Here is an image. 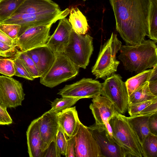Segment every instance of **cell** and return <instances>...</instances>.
Wrapping results in <instances>:
<instances>
[{
  "mask_svg": "<svg viewBox=\"0 0 157 157\" xmlns=\"http://www.w3.org/2000/svg\"><path fill=\"white\" fill-rule=\"evenodd\" d=\"M0 56L6 57H10V56L5 53L1 51L0 50Z\"/></svg>",
  "mask_w": 157,
  "mask_h": 157,
  "instance_id": "43",
  "label": "cell"
},
{
  "mask_svg": "<svg viewBox=\"0 0 157 157\" xmlns=\"http://www.w3.org/2000/svg\"><path fill=\"white\" fill-rule=\"evenodd\" d=\"M37 119L42 141V150L44 152L55 139L59 125L56 114L48 111Z\"/></svg>",
  "mask_w": 157,
  "mask_h": 157,
  "instance_id": "16",
  "label": "cell"
},
{
  "mask_svg": "<svg viewBox=\"0 0 157 157\" xmlns=\"http://www.w3.org/2000/svg\"><path fill=\"white\" fill-rule=\"evenodd\" d=\"M88 128L99 147L103 157H126L123 149L111 137L105 126L94 124Z\"/></svg>",
  "mask_w": 157,
  "mask_h": 157,
  "instance_id": "12",
  "label": "cell"
},
{
  "mask_svg": "<svg viewBox=\"0 0 157 157\" xmlns=\"http://www.w3.org/2000/svg\"><path fill=\"white\" fill-rule=\"evenodd\" d=\"M83 1H86V0H83Z\"/></svg>",
  "mask_w": 157,
  "mask_h": 157,
  "instance_id": "44",
  "label": "cell"
},
{
  "mask_svg": "<svg viewBox=\"0 0 157 157\" xmlns=\"http://www.w3.org/2000/svg\"><path fill=\"white\" fill-rule=\"evenodd\" d=\"M28 153L30 157H43L42 141L38 119L32 121L26 132Z\"/></svg>",
  "mask_w": 157,
  "mask_h": 157,
  "instance_id": "19",
  "label": "cell"
},
{
  "mask_svg": "<svg viewBox=\"0 0 157 157\" xmlns=\"http://www.w3.org/2000/svg\"><path fill=\"white\" fill-rule=\"evenodd\" d=\"M156 100L157 98L141 102L128 104L127 109L128 113L130 116L138 114L147 106Z\"/></svg>",
  "mask_w": 157,
  "mask_h": 157,
  "instance_id": "33",
  "label": "cell"
},
{
  "mask_svg": "<svg viewBox=\"0 0 157 157\" xmlns=\"http://www.w3.org/2000/svg\"><path fill=\"white\" fill-rule=\"evenodd\" d=\"M149 38L157 42V0H148Z\"/></svg>",
  "mask_w": 157,
  "mask_h": 157,
  "instance_id": "24",
  "label": "cell"
},
{
  "mask_svg": "<svg viewBox=\"0 0 157 157\" xmlns=\"http://www.w3.org/2000/svg\"><path fill=\"white\" fill-rule=\"evenodd\" d=\"M54 54L55 59L52 66L40 79L41 84L50 88L75 77L79 69L63 52Z\"/></svg>",
  "mask_w": 157,
  "mask_h": 157,
  "instance_id": "5",
  "label": "cell"
},
{
  "mask_svg": "<svg viewBox=\"0 0 157 157\" xmlns=\"http://www.w3.org/2000/svg\"><path fill=\"white\" fill-rule=\"evenodd\" d=\"M64 131L59 126L55 137V140L59 151L61 155H65L67 139Z\"/></svg>",
  "mask_w": 157,
  "mask_h": 157,
  "instance_id": "32",
  "label": "cell"
},
{
  "mask_svg": "<svg viewBox=\"0 0 157 157\" xmlns=\"http://www.w3.org/2000/svg\"><path fill=\"white\" fill-rule=\"evenodd\" d=\"M113 139L124 150L127 157H142L141 145L126 117L116 111L109 119Z\"/></svg>",
  "mask_w": 157,
  "mask_h": 157,
  "instance_id": "3",
  "label": "cell"
},
{
  "mask_svg": "<svg viewBox=\"0 0 157 157\" xmlns=\"http://www.w3.org/2000/svg\"><path fill=\"white\" fill-rule=\"evenodd\" d=\"M69 8L60 13L48 14H22L12 16L0 22L1 24H16L21 26L18 36L29 28L33 26L52 24L58 20L65 18L70 13Z\"/></svg>",
  "mask_w": 157,
  "mask_h": 157,
  "instance_id": "8",
  "label": "cell"
},
{
  "mask_svg": "<svg viewBox=\"0 0 157 157\" xmlns=\"http://www.w3.org/2000/svg\"><path fill=\"white\" fill-rule=\"evenodd\" d=\"M118 58L125 69L139 73L157 64V47L154 41L144 40L137 44L121 45Z\"/></svg>",
  "mask_w": 157,
  "mask_h": 157,
  "instance_id": "2",
  "label": "cell"
},
{
  "mask_svg": "<svg viewBox=\"0 0 157 157\" xmlns=\"http://www.w3.org/2000/svg\"><path fill=\"white\" fill-rule=\"evenodd\" d=\"M143 157H157V136L150 133L141 145Z\"/></svg>",
  "mask_w": 157,
  "mask_h": 157,
  "instance_id": "26",
  "label": "cell"
},
{
  "mask_svg": "<svg viewBox=\"0 0 157 157\" xmlns=\"http://www.w3.org/2000/svg\"><path fill=\"white\" fill-rule=\"evenodd\" d=\"M92 98V103L90 104L89 107L95 119V124L105 126L109 134L113 139L112 129L109 122V119L117 111L113 103L100 94Z\"/></svg>",
  "mask_w": 157,
  "mask_h": 157,
  "instance_id": "14",
  "label": "cell"
},
{
  "mask_svg": "<svg viewBox=\"0 0 157 157\" xmlns=\"http://www.w3.org/2000/svg\"><path fill=\"white\" fill-rule=\"evenodd\" d=\"M26 52L34 63L40 77L48 71L54 60V53L46 44Z\"/></svg>",
  "mask_w": 157,
  "mask_h": 157,
  "instance_id": "17",
  "label": "cell"
},
{
  "mask_svg": "<svg viewBox=\"0 0 157 157\" xmlns=\"http://www.w3.org/2000/svg\"><path fill=\"white\" fill-rule=\"evenodd\" d=\"M79 99L71 97H62L55 99L51 104V109L48 112L57 114L71 107Z\"/></svg>",
  "mask_w": 157,
  "mask_h": 157,
  "instance_id": "27",
  "label": "cell"
},
{
  "mask_svg": "<svg viewBox=\"0 0 157 157\" xmlns=\"http://www.w3.org/2000/svg\"><path fill=\"white\" fill-rule=\"evenodd\" d=\"M69 13L68 21L72 29L78 34H86L89 26L85 16L77 7H72Z\"/></svg>",
  "mask_w": 157,
  "mask_h": 157,
  "instance_id": "21",
  "label": "cell"
},
{
  "mask_svg": "<svg viewBox=\"0 0 157 157\" xmlns=\"http://www.w3.org/2000/svg\"><path fill=\"white\" fill-rule=\"evenodd\" d=\"M116 29L126 43H141L149 35L148 0H109Z\"/></svg>",
  "mask_w": 157,
  "mask_h": 157,
  "instance_id": "1",
  "label": "cell"
},
{
  "mask_svg": "<svg viewBox=\"0 0 157 157\" xmlns=\"http://www.w3.org/2000/svg\"><path fill=\"white\" fill-rule=\"evenodd\" d=\"M148 82H146L134 90L128 97V104L141 102L157 98L151 92Z\"/></svg>",
  "mask_w": 157,
  "mask_h": 157,
  "instance_id": "22",
  "label": "cell"
},
{
  "mask_svg": "<svg viewBox=\"0 0 157 157\" xmlns=\"http://www.w3.org/2000/svg\"><path fill=\"white\" fill-rule=\"evenodd\" d=\"M75 136L67 139L65 156L75 157Z\"/></svg>",
  "mask_w": 157,
  "mask_h": 157,
  "instance_id": "36",
  "label": "cell"
},
{
  "mask_svg": "<svg viewBox=\"0 0 157 157\" xmlns=\"http://www.w3.org/2000/svg\"><path fill=\"white\" fill-rule=\"evenodd\" d=\"M157 113V100L148 105L138 114L151 115Z\"/></svg>",
  "mask_w": 157,
  "mask_h": 157,
  "instance_id": "39",
  "label": "cell"
},
{
  "mask_svg": "<svg viewBox=\"0 0 157 157\" xmlns=\"http://www.w3.org/2000/svg\"><path fill=\"white\" fill-rule=\"evenodd\" d=\"M148 126L150 133L157 136V113L149 116Z\"/></svg>",
  "mask_w": 157,
  "mask_h": 157,
  "instance_id": "37",
  "label": "cell"
},
{
  "mask_svg": "<svg viewBox=\"0 0 157 157\" xmlns=\"http://www.w3.org/2000/svg\"><path fill=\"white\" fill-rule=\"evenodd\" d=\"M101 83L91 78H83L72 84L66 85L58 94L64 97L81 99L90 98L100 94ZM101 95V94H100Z\"/></svg>",
  "mask_w": 157,
  "mask_h": 157,
  "instance_id": "11",
  "label": "cell"
},
{
  "mask_svg": "<svg viewBox=\"0 0 157 157\" xmlns=\"http://www.w3.org/2000/svg\"><path fill=\"white\" fill-rule=\"evenodd\" d=\"M0 73L10 77L15 75L13 59L0 56Z\"/></svg>",
  "mask_w": 157,
  "mask_h": 157,
  "instance_id": "29",
  "label": "cell"
},
{
  "mask_svg": "<svg viewBox=\"0 0 157 157\" xmlns=\"http://www.w3.org/2000/svg\"><path fill=\"white\" fill-rule=\"evenodd\" d=\"M151 115L137 114L126 117L136 132L141 145L145 138L150 133L148 126V120Z\"/></svg>",
  "mask_w": 157,
  "mask_h": 157,
  "instance_id": "20",
  "label": "cell"
},
{
  "mask_svg": "<svg viewBox=\"0 0 157 157\" xmlns=\"http://www.w3.org/2000/svg\"><path fill=\"white\" fill-rule=\"evenodd\" d=\"M75 138V157H103L91 132L88 127L81 122Z\"/></svg>",
  "mask_w": 157,
  "mask_h": 157,
  "instance_id": "13",
  "label": "cell"
},
{
  "mask_svg": "<svg viewBox=\"0 0 157 157\" xmlns=\"http://www.w3.org/2000/svg\"><path fill=\"white\" fill-rule=\"evenodd\" d=\"M25 94L21 83L7 76H0V104L7 108L21 105Z\"/></svg>",
  "mask_w": 157,
  "mask_h": 157,
  "instance_id": "9",
  "label": "cell"
},
{
  "mask_svg": "<svg viewBox=\"0 0 157 157\" xmlns=\"http://www.w3.org/2000/svg\"><path fill=\"white\" fill-rule=\"evenodd\" d=\"M152 69V72L147 81L148 82L157 80V64L155 65Z\"/></svg>",
  "mask_w": 157,
  "mask_h": 157,
  "instance_id": "42",
  "label": "cell"
},
{
  "mask_svg": "<svg viewBox=\"0 0 157 157\" xmlns=\"http://www.w3.org/2000/svg\"><path fill=\"white\" fill-rule=\"evenodd\" d=\"M72 29L65 18L59 20L58 26L46 44L55 54L63 52L69 42Z\"/></svg>",
  "mask_w": 157,
  "mask_h": 157,
  "instance_id": "15",
  "label": "cell"
},
{
  "mask_svg": "<svg viewBox=\"0 0 157 157\" xmlns=\"http://www.w3.org/2000/svg\"><path fill=\"white\" fill-rule=\"evenodd\" d=\"M52 24L33 26L27 29L16 40V47L25 52L36 47L45 44L50 36Z\"/></svg>",
  "mask_w": 157,
  "mask_h": 157,
  "instance_id": "10",
  "label": "cell"
},
{
  "mask_svg": "<svg viewBox=\"0 0 157 157\" xmlns=\"http://www.w3.org/2000/svg\"><path fill=\"white\" fill-rule=\"evenodd\" d=\"M6 108L0 104V125H8L13 122Z\"/></svg>",
  "mask_w": 157,
  "mask_h": 157,
  "instance_id": "35",
  "label": "cell"
},
{
  "mask_svg": "<svg viewBox=\"0 0 157 157\" xmlns=\"http://www.w3.org/2000/svg\"><path fill=\"white\" fill-rule=\"evenodd\" d=\"M152 69L145 70L127 80L125 82L128 97L141 85L148 81Z\"/></svg>",
  "mask_w": 157,
  "mask_h": 157,
  "instance_id": "23",
  "label": "cell"
},
{
  "mask_svg": "<svg viewBox=\"0 0 157 157\" xmlns=\"http://www.w3.org/2000/svg\"><path fill=\"white\" fill-rule=\"evenodd\" d=\"M0 40L9 46L16 48V40L10 38L0 30Z\"/></svg>",
  "mask_w": 157,
  "mask_h": 157,
  "instance_id": "40",
  "label": "cell"
},
{
  "mask_svg": "<svg viewBox=\"0 0 157 157\" xmlns=\"http://www.w3.org/2000/svg\"><path fill=\"white\" fill-rule=\"evenodd\" d=\"M61 155L56 145L55 139L51 142L47 148L43 152V157H60Z\"/></svg>",
  "mask_w": 157,
  "mask_h": 157,
  "instance_id": "34",
  "label": "cell"
},
{
  "mask_svg": "<svg viewBox=\"0 0 157 157\" xmlns=\"http://www.w3.org/2000/svg\"><path fill=\"white\" fill-rule=\"evenodd\" d=\"M25 0H0V22L11 17Z\"/></svg>",
  "mask_w": 157,
  "mask_h": 157,
  "instance_id": "25",
  "label": "cell"
},
{
  "mask_svg": "<svg viewBox=\"0 0 157 157\" xmlns=\"http://www.w3.org/2000/svg\"><path fill=\"white\" fill-rule=\"evenodd\" d=\"M13 59L15 70V75L32 81L34 79L27 71L21 60L16 55Z\"/></svg>",
  "mask_w": 157,
  "mask_h": 157,
  "instance_id": "31",
  "label": "cell"
},
{
  "mask_svg": "<svg viewBox=\"0 0 157 157\" xmlns=\"http://www.w3.org/2000/svg\"><path fill=\"white\" fill-rule=\"evenodd\" d=\"M122 45L117 34L112 33L108 40L101 47L98 58L92 69L96 79L106 78L116 72L120 62L116 55Z\"/></svg>",
  "mask_w": 157,
  "mask_h": 157,
  "instance_id": "4",
  "label": "cell"
},
{
  "mask_svg": "<svg viewBox=\"0 0 157 157\" xmlns=\"http://www.w3.org/2000/svg\"><path fill=\"white\" fill-rule=\"evenodd\" d=\"M149 87L151 93L157 97V80L148 82Z\"/></svg>",
  "mask_w": 157,
  "mask_h": 157,
  "instance_id": "41",
  "label": "cell"
},
{
  "mask_svg": "<svg viewBox=\"0 0 157 157\" xmlns=\"http://www.w3.org/2000/svg\"><path fill=\"white\" fill-rule=\"evenodd\" d=\"M0 50L9 55L10 57L16 55V48L9 46L0 40Z\"/></svg>",
  "mask_w": 157,
  "mask_h": 157,
  "instance_id": "38",
  "label": "cell"
},
{
  "mask_svg": "<svg viewBox=\"0 0 157 157\" xmlns=\"http://www.w3.org/2000/svg\"><path fill=\"white\" fill-rule=\"evenodd\" d=\"M59 126L69 137L76 135L80 123L75 106L65 109L56 114Z\"/></svg>",
  "mask_w": 157,
  "mask_h": 157,
  "instance_id": "18",
  "label": "cell"
},
{
  "mask_svg": "<svg viewBox=\"0 0 157 157\" xmlns=\"http://www.w3.org/2000/svg\"><path fill=\"white\" fill-rule=\"evenodd\" d=\"M16 55L21 60L30 75L34 79L40 77L34 63L26 52H18Z\"/></svg>",
  "mask_w": 157,
  "mask_h": 157,
  "instance_id": "28",
  "label": "cell"
},
{
  "mask_svg": "<svg viewBox=\"0 0 157 157\" xmlns=\"http://www.w3.org/2000/svg\"><path fill=\"white\" fill-rule=\"evenodd\" d=\"M93 40L89 35L79 34L72 29L63 53L77 66L86 69L94 50Z\"/></svg>",
  "mask_w": 157,
  "mask_h": 157,
  "instance_id": "6",
  "label": "cell"
},
{
  "mask_svg": "<svg viewBox=\"0 0 157 157\" xmlns=\"http://www.w3.org/2000/svg\"><path fill=\"white\" fill-rule=\"evenodd\" d=\"M101 85L100 94L113 103L117 112L124 114L128 109V95L122 77L114 73L106 78Z\"/></svg>",
  "mask_w": 157,
  "mask_h": 157,
  "instance_id": "7",
  "label": "cell"
},
{
  "mask_svg": "<svg viewBox=\"0 0 157 157\" xmlns=\"http://www.w3.org/2000/svg\"><path fill=\"white\" fill-rule=\"evenodd\" d=\"M20 25L16 24H0V30L11 39L16 40L21 29Z\"/></svg>",
  "mask_w": 157,
  "mask_h": 157,
  "instance_id": "30",
  "label": "cell"
}]
</instances>
